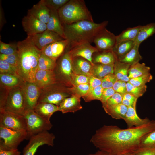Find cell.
Segmentation results:
<instances>
[{"label": "cell", "mask_w": 155, "mask_h": 155, "mask_svg": "<svg viewBox=\"0 0 155 155\" xmlns=\"http://www.w3.org/2000/svg\"><path fill=\"white\" fill-rule=\"evenodd\" d=\"M155 130V120L139 127L121 129L116 125H104L96 131L90 142L109 155L136 152L142 137Z\"/></svg>", "instance_id": "1"}, {"label": "cell", "mask_w": 155, "mask_h": 155, "mask_svg": "<svg viewBox=\"0 0 155 155\" xmlns=\"http://www.w3.org/2000/svg\"><path fill=\"white\" fill-rule=\"evenodd\" d=\"M108 23V21L97 23L94 21L84 20L64 25L65 38L68 42L67 47L71 48L80 44H91L96 35L106 28Z\"/></svg>", "instance_id": "2"}, {"label": "cell", "mask_w": 155, "mask_h": 155, "mask_svg": "<svg viewBox=\"0 0 155 155\" xmlns=\"http://www.w3.org/2000/svg\"><path fill=\"white\" fill-rule=\"evenodd\" d=\"M18 75L24 81L34 82L41 51L26 39L18 42Z\"/></svg>", "instance_id": "3"}, {"label": "cell", "mask_w": 155, "mask_h": 155, "mask_svg": "<svg viewBox=\"0 0 155 155\" xmlns=\"http://www.w3.org/2000/svg\"><path fill=\"white\" fill-rule=\"evenodd\" d=\"M58 13L63 25L84 20L94 21L83 0H69L58 11Z\"/></svg>", "instance_id": "4"}, {"label": "cell", "mask_w": 155, "mask_h": 155, "mask_svg": "<svg viewBox=\"0 0 155 155\" xmlns=\"http://www.w3.org/2000/svg\"><path fill=\"white\" fill-rule=\"evenodd\" d=\"M25 108V98L21 85L12 88L0 86V110L23 115Z\"/></svg>", "instance_id": "5"}, {"label": "cell", "mask_w": 155, "mask_h": 155, "mask_svg": "<svg viewBox=\"0 0 155 155\" xmlns=\"http://www.w3.org/2000/svg\"><path fill=\"white\" fill-rule=\"evenodd\" d=\"M26 124V139L41 133L48 131L53 125L49 121L41 117L33 110L25 111L23 114Z\"/></svg>", "instance_id": "6"}, {"label": "cell", "mask_w": 155, "mask_h": 155, "mask_svg": "<svg viewBox=\"0 0 155 155\" xmlns=\"http://www.w3.org/2000/svg\"><path fill=\"white\" fill-rule=\"evenodd\" d=\"M26 131L0 126V149L9 150L17 149L21 142L26 139Z\"/></svg>", "instance_id": "7"}, {"label": "cell", "mask_w": 155, "mask_h": 155, "mask_svg": "<svg viewBox=\"0 0 155 155\" xmlns=\"http://www.w3.org/2000/svg\"><path fill=\"white\" fill-rule=\"evenodd\" d=\"M56 83L41 89L38 103H47L58 106L65 98L70 96L66 89L56 85Z\"/></svg>", "instance_id": "8"}, {"label": "cell", "mask_w": 155, "mask_h": 155, "mask_svg": "<svg viewBox=\"0 0 155 155\" xmlns=\"http://www.w3.org/2000/svg\"><path fill=\"white\" fill-rule=\"evenodd\" d=\"M55 138V135L48 131L32 137L23 149V155H34L38 148L44 145L53 146Z\"/></svg>", "instance_id": "9"}, {"label": "cell", "mask_w": 155, "mask_h": 155, "mask_svg": "<svg viewBox=\"0 0 155 155\" xmlns=\"http://www.w3.org/2000/svg\"><path fill=\"white\" fill-rule=\"evenodd\" d=\"M0 126L19 131H26V124L23 115L0 110Z\"/></svg>", "instance_id": "10"}, {"label": "cell", "mask_w": 155, "mask_h": 155, "mask_svg": "<svg viewBox=\"0 0 155 155\" xmlns=\"http://www.w3.org/2000/svg\"><path fill=\"white\" fill-rule=\"evenodd\" d=\"M26 39L40 50L50 44L65 39L57 33L47 30L34 35L27 36Z\"/></svg>", "instance_id": "11"}, {"label": "cell", "mask_w": 155, "mask_h": 155, "mask_svg": "<svg viewBox=\"0 0 155 155\" xmlns=\"http://www.w3.org/2000/svg\"><path fill=\"white\" fill-rule=\"evenodd\" d=\"M73 58L69 51L63 54L56 62L58 75L63 82H70L73 72Z\"/></svg>", "instance_id": "12"}, {"label": "cell", "mask_w": 155, "mask_h": 155, "mask_svg": "<svg viewBox=\"0 0 155 155\" xmlns=\"http://www.w3.org/2000/svg\"><path fill=\"white\" fill-rule=\"evenodd\" d=\"M21 86L25 98V111L33 110L38 103L41 89L33 82L24 81Z\"/></svg>", "instance_id": "13"}, {"label": "cell", "mask_w": 155, "mask_h": 155, "mask_svg": "<svg viewBox=\"0 0 155 155\" xmlns=\"http://www.w3.org/2000/svg\"><path fill=\"white\" fill-rule=\"evenodd\" d=\"M93 42L98 51L112 50L116 43V36L105 28L96 35Z\"/></svg>", "instance_id": "14"}, {"label": "cell", "mask_w": 155, "mask_h": 155, "mask_svg": "<svg viewBox=\"0 0 155 155\" xmlns=\"http://www.w3.org/2000/svg\"><path fill=\"white\" fill-rule=\"evenodd\" d=\"M22 23L23 29L28 36L34 35L47 30L46 24L28 13L23 17Z\"/></svg>", "instance_id": "15"}, {"label": "cell", "mask_w": 155, "mask_h": 155, "mask_svg": "<svg viewBox=\"0 0 155 155\" xmlns=\"http://www.w3.org/2000/svg\"><path fill=\"white\" fill-rule=\"evenodd\" d=\"M72 58L81 57L90 61L93 65L94 64L92 62V55L98 51L95 46L89 43H85L78 44L71 48L69 51Z\"/></svg>", "instance_id": "16"}, {"label": "cell", "mask_w": 155, "mask_h": 155, "mask_svg": "<svg viewBox=\"0 0 155 155\" xmlns=\"http://www.w3.org/2000/svg\"><path fill=\"white\" fill-rule=\"evenodd\" d=\"M68 42L66 39H63L50 44L43 48L41 53L51 59L56 61L63 54Z\"/></svg>", "instance_id": "17"}, {"label": "cell", "mask_w": 155, "mask_h": 155, "mask_svg": "<svg viewBox=\"0 0 155 155\" xmlns=\"http://www.w3.org/2000/svg\"><path fill=\"white\" fill-rule=\"evenodd\" d=\"M57 82V78L54 71L38 69L36 71L34 83L40 89Z\"/></svg>", "instance_id": "18"}, {"label": "cell", "mask_w": 155, "mask_h": 155, "mask_svg": "<svg viewBox=\"0 0 155 155\" xmlns=\"http://www.w3.org/2000/svg\"><path fill=\"white\" fill-rule=\"evenodd\" d=\"M136 104L128 107L127 110L124 120L126 123L128 128L139 127L145 125L150 120L148 118L141 119L137 114Z\"/></svg>", "instance_id": "19"}, {"label": "cell", "mask_w": 155, "mask_h": 155, "mask_svg": "<svg viewBox=\"0 0 155 155\" xmlns=\"http://www.w3.org/2000/svg\"><path fill=\"white\" fill-rule=\"evenodd\" d=\"M80 98L75 95L65 98L58 106L59 111L62 113H74L82 108L80 104Z\"/></svg>", "instance_id": "20"}, {"label": "cell", "mask_w": 155, "mask_h": 155, "mask_svg": "<svg viewBox=\"0 0 155 155\" xmlns=\"http://www.w3.org/2000/svg\"><path fill=\"white\" fill-rule=\"evenodd\" d=\"M73 58V72L77 74L91 76L90 71L93 65L89 61L81 57Z\"/></svg>", "instance_id": "21"}, {"label": "cell", "mask_w": 155, "mask_h": 155, "mask_svg": "<svg viewBox=\"0 0 155 155\" xmlns=\"http://www.w3.org/2000/svg\"><path fill=\"white\" fill-rule=\"evenodd\" d=\"M50 10V16L46 24V30L55 32L65 39L64 26L60 19L58 11Z\"/></svg>", "instance_id": "22"}, {"label": "cell", "mask_w": 155, "mask_h": 155, "mask_svg": "<svg viewBox=\"0 0 155 155\" xmlns=\"http://www.w3.org/2000/svg\"><path fill=\"white\" fill-rule=\"evenodd\" d=\"M28 13L34 16L46 24L50 17V10L40 0L28 10Z\"/></svg>", "instance_id": "23"}, {"label": "cell", "mask_w": 155, "mask_h": 155, "mask_svg": "<svg viewBox=\"0 0 155 155\" xmlns=\"http://www.w3.org/2000/svg\"><path fill=\"white\" fill-rule=\"evenodd\" d=\"M33 110L38 115L49 121L53 114L59 111L58 106L45 102L38 103Z\"/></svg>", "instance_id": "24"}, {"label": "cell", "mask_w": 155, "mask_h": 155, "mask_svg": "<svg viewBox=\"0 0 155 155\" xmlns=\"http://www.w3.org/2000/svg\"><path fill=\"white\" fill-rule=\"evenodd\" d=\"M95 56L92 62L94 64L114 65L118 60L112 50L98 51Z\"/></svg>", "instance_id": "25"}, {"label": "cell", "mask_w": 155, "mask_h": 155, "mask_svg": "<svg viewBox=\"0 0 155 155\" xmlns=\"http://www.w3.org/2000/svg\"><path fill=\"white\" fill-rule=\"evenodd\" d=\"M105 112L113 118L116 119H124L128 107L122 103L103 108Z\"/></svg>", "instance_id": "26"}, {"label": "cell", "mask_w": 155, "mask_h": 155, "mask_svg": "<svg viewBox=\"0 0 155 155\" xmlns=\"http://www.w3.org/2000/svg\"><path fill=\"white\" fill-rule=\"evenodd\" d=\"M24 81L18 75L0 73L1 86L7 88H13L20 86Z\"/></svg>", "instance_id": "27"}, {"label": "cell", "mask_w": 155, "mask_h": 155, "mask_svg": "<svg viewBox=\"0 0 155 155\" xmlns=\"http://www.w3.org/2000/svg\"><path fill=\"white\" fill-rule=\"evenodd\" d=\"M155 34V23L152 22L142 26L136 39L134 44L140 45L141 43Z\"/></svg>", "instance_id": "28"}, {"label": "cell", "mask_w": 155, "mask_h": 155, "mask_svg": "<svg viewBox=\"0 0 155 155\" xmlns=\"http://www.w3.org/2000/svg\"><path fill=\"white\" fill-rule=\"evenodd\" d=\"M114 65L95 64L92 68L91 75L102 79L108 74L114 73Z\"/></svg>", "instance_id": "29"}, {"label": "cell", "mask_w": 155, "mask_h": 155, "mask_svg": "<svg viewBox=\"0 0 155 155\" xmlns=\"http://www.w3.org/2000/svg\"><path fill=\"white\" fill-rule=\"evenodd\" d=\"M131 65L117 60L114 65V74L117 80L129 82L128 70Z\"/></svg>", "instance_id": "30"}, {"label": "cell", "mask_w": 155, "mask_h": 155, "mask_svg": "<svg viewBox=\"0 0 155 155\" xmlns=\"http://www.w3.org/2000/svg\"><path fill=\"white\" fill-rule=\"evenodd\" d=\"M140 46V45L135 44L128 53L118 60L121 62L129 64L131 66L139 62L142 59L139 51Z\"/></svg>", "instance_id": "31"}, {"label": "cell", "mask_w": 155, "mask_h": 155, "mask_svg": "<svg viewBox=\"0 0 155 155\" xmlns=\"http://www.w3.org/2000/svg\"><path fill=\"white\" fill-rule=\"evenodd\" d=\"M142 26L128 28L116 36V43L126 41H134Z\"/></svg>", "instance_id": "32"}, {"label": "cell", "mask_w": 155, "mask_h": 155, "mask_svg": "<svg viewBox=\"0 0 155 155\" xmlns=\"http://www.w3.org/2000/svg\"><path fill=\"white\" fill-rule=\"evenodd\" d=\"M133 41H126L116 43L112 50L118 60L125 55L133 47Z\"/></svg>", "instance_id": "33"}, {"label": "cell", "mask_w": 155, "mask_h": 155, "mask_svg": "<svg viewBox=\"0 0 155 155\" xmlns=\"http://www.w3.org/2000/svg\"><path fill=\"white\" fill-rule=\"evenodd\" d=\"M150 69L145 63L138 62L130 66L128 70L129 78L130 79L150 73Z\"/></svg>", "instance_id": "34"}, {"label": "cell", "mask_w": 155, "mask_h": 155, "mask_svg": "<svg viewBox=\"0 0 155 155\" xmlns=\"http://www.w3.org/2000/svg\"><path fill=\"white\" fill-rule=\"evenodd\" d=\"M56 62V61L51 59L41 53L38 59V69L54 71Z\"/></svg>", "instance_id": "35"}, {"label": "cell", "mask_w": 155, "mask_h": 155, "mask_svg": "<svg viewBox=\"0 0 155 155\" xmlns=\"http://www.w3.org/2000/svg\"><path fill=\"white\" fill-rule=\"evenodd\" d=\"M154 146L155 130L146 134L142 137L137 151L140 150Z\"/></svg>", "instance_id": "36"}, {"label": "cell", "mask_w": 155, "mask_h": 155, "mask_svg": "<svg viewBox=\"0 0 155 155\" xmlns=\"http://www.w3.org/2000/svg\"><path fill=\"white\" fill-rule=\"evenodd\" d=\"M103 89L101 86H98L89 90L87 94L82 98L86 102L94 100H98L100 101Z\"/></svg>", "instance_id": "37"}, {"label": "cell", "mask_w": 155, "mask_h": 155, "mask_svg": "<svg viewBox=\"0 0 155 155\" xmlns=\"http://www.w3.org/2000/svg\"><path fill=\"white\" fill-rule=\"evenodd\" d=\"M146 85L141 86H135L128 82L126 83V93L131 94L138 98L143 96L146 91Z\"/></svg>", "instance_id": "38"}, {"label": "cell", "mask_w": 155, "mask_h": 155, "mask_svg": "<svg viewBox=\"0 0 155 155\" xmlns=\"http://www.w3.org/2000/svg\"><path fill=\"white\" fill-rule=\"evenodd\" d=\"M67 91L72 93L71 94L75 95L81 98L86 95L90 89L89 84H85L73 86L68 88Z\"/></svg>", "instance_id": "39"}, {"label": "cell", "mask_w": 155, "mask_h": 155, "mask_svg": "<svg viewBox=\"0 0 155 155\" xmlns=\"http://www.w3.org/2000/svg\"><path fill=\"white\" fill-rule=\"evenodd\" d=\"M153 78V76L150 73L141 76L130 79L129 81L133 85L135 86H141L146 85Z\"/></svg>", "instance_id": "40"}, {"label": "cell", "mask_w": 155, "mask_h": 155, "mask_svg": "<svg viewBox=\"0 0 155 155\" xmlns=\"http://www.w3.org/2000/svg\"><path fill=\"white\" fill-rule=\"evenodd\" d=\"M50 10L58 11L69 0H41Z\"/></svg>", "instance_id": "41"}, {"label": "cell", "mask_w": 155, "mask_h": 155, "mask_svg": "<svg viewBox=\"0 0 155 155\" xmlns=\"http://www.w3.org/2000/svg\"><path fill=\"white\" fill-rule=\"evenodd\" d=\"M17 45L7 44L0 41V54L9 55L17 52Z\"/></svg>", "instance_id": "42"}, {"label": "cell", "mask_w": 155, "mask_h": 155, "mask_svg": "<svg viewBox=\"0 0 155 155\" xmlns=\"http://www.w3.org/2000/svg\"><path fill=\"white\" fill-rule=\"evenodd\" d=\"M89 76L77 74L73 72L70 82L73 86H76L82 84H89Z\"/></svg>", "instance_id": "43"}, {"label": "cell", "mask_w": 155, "mask_h": 155, "mask_svg": "<svg viewBox=\"0 0 155 155\" xmlns=\"http://www.w3.org/2000/svg\"><path fill=\"white\" fill-rule=\"evenodd\" d=\"M0 73L18 75L17 69L15 67L0 59Z\"/></svg>", "instance_id": "44"}, {"label": "cell", "mask_w": 155, "mask_h": 155, "mask_svg": "<svg viewBox=\"0 0 155 155\" xmlns=\"http://www.w3.org/2000/svg\"><path fill=\"white\" fill-rule=\"evenodd\" d=\"M117 80L114 73L110 74L102 79L101 86L103 89L112 88Z\"/></svg>", "instance_id": "45"}, {"label": "cell", "mask_w": 155, "mask_h": 155, "mask_svg": "<svg viewBox=\"0 0 155 155\" xmlns=\"http://www.w3.org/2000/svg\"><path fill=\"white\" fill-rule=\"evenodd\" d=\"M0 59L15 67L17 69L18 60V51L16 53L9 55L0 54Z\"/></svg>", "instance_id": "46"}, {"label": "cell", "mask_w": 155, "mask_h": 155, "mask_svg": "<svg viewBox=\"0 0 155 155\" xmlns=\"http://www.w3.org/2000/svg\"><path fill=\"white\" fill-rule=\"evenodd\" d=\"M137 99L131 94L126 93L122 95V103L127 107L133 106L137 103Z\"/></svg>", "instance_id": "47"}, {"label": "cell", "mask_w": 155, "mask_h": 155, "mask_svg": "<svg viewBox=\"0 0 155 155\" xmlns=\"http://www.w3.org/2000/svg\"><path fill=\"white\" fill-rule=\"evenodd\" d=\"M122 96L119 93L115 92L107 100L106 105L103 108L122 103Z\"/></svg>", "instance_id": "48"}, {"label": "cell", "mask_w": 155, "mask_h": 155, "mask_svg": "<svg viewBox=\"0 0 155 155\" xmlns=\"http://www.w3.org/2000/svg\"><path fill=\"white\" fill-rule=\"evenodd\" d=\"M126 83L125 81L117 80L112 88L115 92L119 93L122 96L126 93Z\"/></svg>", "instance_id": "49"}, {"label": "cell", "mask_w": 155, "mask_h": 155, "mask_svg": "<svg viewBox=\"0 0 155 155\" xmlns=\"http://www.w3.org/2000/svg\"><path fill=\"white\" fill-rule=\"evenodd\" d=\"M115 93V92L113 88L103 89L100 100L102 104V107L106 105L107 100Z\"/></svg>", "instance_id": "50"}, {"label": "cell", "mask_w": 155, "mask_h": 155, "mask_svg": "<svg viewBox=\"0 0 155 155\" xmlns=\"http://www.w3.org/2000/svg\"><path fill=\"white\" fill-rule=\"evenodd\" d=\"M89 78L90 89L89 90L93 89L98 86L101 85L102 79L98 78L92 75L90 76Z\"/></svg>", "instance_id": "51"}, {"label": "cell", "mask_w": 155, "mask_h": 155, "mask_svg": "<svg viewBox=\"0 0 155 155\" xmlns=\"http://www.w3.org/2000/svg\"><path fill=\"white\" fill-rule=\"evenodd\" d=\"M135 153L137 155H155V146L140 150Z\"/></svg>", "instance_id": "52"}, {"label": "cell", "mask_w": 155, "mask_h": 155, "mask_svg": "<svg viewBox=\"0 0 155 155\" xmlns=\"http://www.w3.org/2000/svg\"><path fill=\"white\" fill-rule=\"evenodd\" d=\"M21 153L18 149L9 150L0 149V155H20Z\"/></svg>", "instance_id": "53"}, {"label": "cell", "mask_w": 155, "mask_h": 155, "mask_svg": "<svg viewBox=\"0 0 155 155\" xmlns=\"http://www.w3.org/2000/svg\"><path fill=\"white\" fill-rule=\"evenodd\" d=\"M86 155H109V154L106 152L98 150L94 153L89 154Z\"/></svg>", "instance_id": "54"}, {"label": "cell", "mask_w": 155, "mask_h": 155, "mask_svg": "<svg viewBox=\"0 0 155 155\" xmlns=\"http://www.w3.org/2000/svg\"><path fill=\"white\" fill-rule=\"evenodd\" d=\"M121 155H137L136 153L134 152H128L125 153Z\"/></svg>", "instance_id": "55"}]
</instances>
